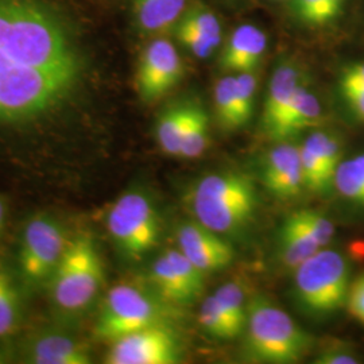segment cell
I'll return each mask as SVG.
<instances>
[{"mask_svg":"<svg viewBox=\"0 0 364 364\" xmlns=\"http://www.w3.org/2000/svg\"><path fill=\"white\" fill-rule=\"evenodd\" d=\"M0 52L41 70L80 73L77 50L68 30L37 0H0Z\"/></svg>","mask_w":364,"mask_h":364,"instance_id":"cell-1","label":"cell"},{"mask_svg":"<svg viewBox=\"0 0 364 364\" xmlns=\"http://www.w3.org/2000/svg\"><path fill=\"white\" fill-rule=\"evenodd\" d=\"M191 205L197 221L213 232L239 234L255 216L257 188L247 174L240 171L210 173L197 182Z\"/></svg>","mask_w":364,"mask_h":364,"instance_id":"cell-2","label":"cell"},{"mask_svg":"<svg viewBox=\"0 0 364 364\" xmlns=\"http://www.w3.org/2000/svg\"><path fill=\"white\" fill-rule=\"evenodd\" d=\"M77 77L22 65L0 52V122L22 120L52 109Z\"/></svg>","mask_w":364,"mask_h":364,"instance_id":"cell-3","label":"cell"},{"mask_svg":"<svg viewBox=\"0 0 364 364\" xmlns=\"http://www.w3.org/2000/svg\"><path fill=\"white\" fill-rule=\"evenodd\" d=\"M246 331L247 356L259 363H296L312 350V336L263 296L248 302Z\"/></svg>","mask_w":364,"mask_h":364,"instance_id":"cell-4","label":"cell"},{"mask_svg":"<svg viewBox=\"0 0 364 364\" xmlns=\"http://www.w3.org/2000/svg\"><path fill=\"white\" fill-rule=\"evenodd\" d=\"M352 279L351 258L343 250L328 246L296 267V297L312 316H333L347 308Z\"/></svg>","mask_w":364,"mask_h":364,"instance_id":"cell-5","label":"cell"},{"mask_svg":"<svg viewBox=\"0 0 364 364\" xmlns=\"http://www.w3.org/2000/svg\"><path fill=\"white\" fill-rule=\"evenodd\" d=\"M105 284L100 252L90 235L69 240L65 252L49 281L54 306L68 316L85 312Z\"/></svg>","mask_w":364,"mask_h":364,"instance_id":"cell-6","label":"cell"},{"mask_svg":"<svg viewBox=\"0 0 364 364\" xmlns=\"http://www.w3.org/2000/svg\"><path fill=\"white\" fill-rule=\"evenodd\" d=\"M178 306L132 285L112 287L97 316L95 336L114 341L144 328L171 326L181 313Z\"/></svg>","mask_w":364,"mask_h":364,"instance_id":"cell-7","label":"cell"},{"mask_svg":"<svg viewBox=\"0 0 364 364\" xmlns=\"http://www.w3.org/2000/svg\"><path fill=\"white\" fill-rule=\"evenodd\" d=\"M107 228L123 257L139 260L156 247L161 218L150 196L142 191H129L112 204Z\"/></svg>","mask_w":364,"mask_h":364,"instance_id":"cell-8","label":"cell"},{"mask_svg":"<svg viewBox=\"0 0 364 364\" xmlns=\"http://www.w3.org/2000/svg\"><path fill=\"white\" fill-rule=\"evenodd\" d=\"M69 240L65 228L50 215L34 216L25 227L18 255L19 270L30 287L49 284Z\"/></svg>","mask_w":364,"mask_h":364,"instance_id":"cell-9","label":"cell"},{"mask_svg":"<svg viewBox=\"0 0 364 364\" xmlns=\"http://www.w3.org/2000/svg\"><path fill=\"white\" fill-rule=\"evenodd\" d=\"M109 364H174L181 360V343L171 326L144 328L112 341Z\"/></svg>","mask_w":364,"mask_h":364,"instance_id":"cell-10","label":"cell"},{"mask_svg":"<svg viewBox=\"0 0 364 364\" xmlns=\"http://www.w3.org/2000/svg\"><path fill=\"white\" fill-rule=\"evenodd\" d=\"M204 274L178 248L165 251L153 262L149 281L161 299L171 305L183 306L201 296Z\"/></svg>","mask_w":364,"mask_h":364,"instance_id":"cell-11","label":"cell"},{"mask_svg":"<svg viewBox=\"0 0 364 364\" xmlns=\"http://www.w3.org/2000/svg\"><path fill=\"white\" fill-rule=\"evenodd\" d=\"M346 154V142L338 131L314 129L299 146L304 188L316 195L331 193L335 173Z\"/></svg>","mask_w":364,"mask_h":364,"instance_id":"cell-12","label":"cell"},{"mask_svg":"<svg viewBox=\"0 0 364 364\" xmlns=\"http://www.w3.org/2000/svg\"><path fill=\"white\" fill-rule=\"evenodd\" d=\"M183 65L169 39H154L144 49L136 70V88L144 102H156L182 78Z\"/></svg>","mask_w":364,"mask_h":364,"instance_id":"cell-13","label":"cell"},{"mask_svg":"<svg viewBox=\"0 0 364 364\" xmlns=\"http://www.w3.org/2000/svg\"><path fill=\"white\" fill-rule=\"evenodd\" d=\"M177 239L182 254L204 273L221 270L234 260L232 246L198 221L183 223Z\"/></svg>","mask_w":364,"mask_h":364,"instance_id":"cell-14","label":"cell"},{"mask_svg":"<svg viewBox=\"0 0 364 364\" xmlns=\"http://www.w3.org/2000/svg\"><path fill=\"white\" fill-rule=\"evenodd\" d=\"M174 28L178 41L198 58H207L220 45V22L203 3L197 1L185 9Z\"/></svg>","mask_w":364,"mask_h":364,"instance_id":"cell-15","label":"cell"},{"mask_svg":"<svg viewBox=\"0 0 364 364\" xmlns=\"http://www.w3.org/2000/svg\"><path fill=\"white\" fill-rule=\"evenodd\" d=\"M262 180L269 192L279 198H293L304 188L299 146L278 144L263 161Z\"/></svg>","mask_w":364,"mask_h":364,"instance_id":"cell-16","label":"cell"},{"mask_svg":"<svg viewBox=\"0 0 364 364\" xmlns=\"http://www.w3.org/2000/svg\"><path fill=\"white\" fill-rule=\"evenodd\" d=\"M267 46L264 33L252 25L235 28L220 53V68L225 72L252 73L262 61Z\"/></svg>","mask_w":364,"mask_h":364,"instance_id":"cell-17","label":"cell"},{"mask_svg":"<svg viewBox=\"0 0 364 364\" xmlns=\"http://www.w3.org/2000/svg\"><path fill=\"white\" fill-rule=\"evenodd\" d=\"M27 363L90 364L88 347L63 332H43L33 338L25 352Z\"/></svg>","mask_w":364,"mask_h":364,"instance_id":"cell-18","label":"cell"},{"mask_svg":"<svg viewBox=\"0 0 364 364\" xmlns=\"http://www.w3.org/2000/svg\"><path fill=\"white\" fill-rule=\"evenodd\" d=\"M302 84L304 73L293 61H285L275 69L263 105L262 123L266 134L273 130L275 124L284 117Z\"/></svg>","mask_w":364,"mask_h":364,"instance_id":"cell-19","label":"cell"},{"mask_svg":"<svg viewBox=\"0 0 364 364\" xmlns=\"http://www.w3.org/2000/svg\"><path fill=\"white\" fill-rule=\"evenodd\" d=\"M323 122L324 111L318 97L302 84L284 117L267 135L275 141H287L301 131L321 127Z\"/></svg>","mask_w":364,"mask_h":364,"instance_id":"cell-20","label":"cell"},{"mask_svg":"<svg viewBox=\"0 0 364 364\" xmlns=\"http://www.w3.org/2000/svg\"><path fill=\"white\" fill-rule=\"evenodd\" d=\"M340 204L364 218V150L344 156L333 177L332 192Z\"/></svg>","mask_w":364,"mask_h":364,"instance_id":"cell-21","label":"cell"},{"mask_svg":"<svg viewBox=\"0 0 364 364\" xmlns=\"http://www.w3.org/2000/svg\"><path fill=\"white\" fill-rule=\"evenodd\" d=\"M321 248L299 210L284 221L279 231V252L287 266L291 269L299 267Z\"/></svg>","mask_w":364,"mask_h":364,"instance_id":"cell-22","label":"cell"},{"mask_svg":"<svg viewBox=\"0 0 364 364\" xmlns=\"http://www.w3.org/2000/svg\"><path fill=\"white\" fill-rule=\"evenodd\" d=\"M186 0H134V15L144 34L158 36L176 27Z\"/></svg>","mask_w":364,"mask_h":364,"instance_id":"cell-23","label":"cell"},{"mask_svg":"<svg viewBox=\"0 0 364 364\" xmlns=\"http://www.w3.org/2000/svg\"><path fill=\"white\" fill-rule=\"evenodd\" d=\"M336 91L344 111L353 123L364 126V60L341 66Z\"/></svg>","mask_w":364,"mask_h":364,"instance_id":"cell-24","label":"cell"},{"mask_svg":"<svg viewBox=\"0 0 364 364\" xmlns=\"http://www.w3.org/2000/svg\"><path fill=\"white\" fill-rule=\"evenodd\" d=\"M191 103L168 107L156 122V141L162 151L169 156H180L182 136L188 123Z\"/></svg>","mask_w":364,"mask_h":364,"instance_id":"cell-25","label":"cell"},{"mask_svg":"<svg viewBox=\"0 0 364 364\" xmlns=\"http://www.w3.org/2000/svg\"><path fill=\"white\" fill-rule=\"evenodd\" d=\"M22 318V304L15 281L0 264V338L14 335Z\"/></svg>","mask_w":364,"mask_h":364,"instance_id":"cell-26","label":"cell"},{"mask_svg":"<svg viewBox=\"0 0 364 364\" xmlns=\"http://www.w3.org/2000/svg\"><path fill=\"white\" fill-rule=\"evenodd\" d=\"M209 144V117L203 105L191 103V111L182 136L180 156L197 158Z\"/></svg>","mask_w":364,"mask_h":364,"instance_id":"cell-27","label":"cell"},{"mask_svg":"<svg viewBox=\"0 0 364 364\" xmlns=\"http://www.w3.org/2000/svg\"><path fill=\"white\" fill-rule=\"evenodd\" d=\"M213 296L235 331L240 335L246 329L248 308L242 285L236 281L225 282L213 293Z\"/></svg>","mask_w":364,"mask_h":364,"instance_id":"cell-28","label":"cell"},{"mask_svg":"<svg viewBox=\"0 0 364 364\" xmlns=\"http://www.w3.org/2000/svg\"><path fill=\"white\" fill-rule=\"evenodd\" d=\"M344 0H293V13L311 27L326 26L343 11Z\"/></svg>","mask_w":364,"mask_h":364,"instance_id":"cell-29","label":"cell"},{"mask_svg":"<svg viewBox=\"0 0 364 364\" xmlns=\"http://www.w3.org/2000/svg\"><path fill=\"white\" fill-rule=\"evenodd\" d=\"M213 105L221 127L225 130L242 129L237 112L235 76H225L219 80L213 90Z\"/></svg>","mask_w":364,"mask_h":364,"instance_id":"cell-30","label":"cell"},{"mask_svg":"<svg viewBox=\"0 0 364 364\" xmlns=\"http://www.w3.org/2000/svg\"><path fill=\"white\" fill-rule=\"evenodd\" d=\"M198 321L204 332L216 340H234L239 336L213 294L204 299L198 313Z\"/></svg>","mask_w":364,"mask_h":364,"instance_id":"cell-31","label":"cell"},{"mask_svg":"<svg viewBox=\"0 0 364 364\" xmlns=\"http://www.w3.org/2000/svg\"><path fill=\"white\" fill-rule=\"evenodd\" d=\"M237 112L242 127L246 126L254 114L255 95H257V78L254 73H237L235 76Z\"/></svg>","mask_w":364,"mask_h":364,"instance_id":"cell-32","label":"cell"},{"mask_svg":"<svg viewBox=\"0 0 364 364\" xmlns=\"http://www.w3.org/2000/svg\"><path fill=\"white\" fill-rule=\"evenodd\" d=\"M362 356L358 348L341 340H331L317 353L314 363L317 364H358L362 363Z\"/></svg>","mask_w":364,"mask_h":364,"instance_id":"cell-33","label":"cell"},{"mask_svg":"<svg viewBox=\"0 0 364 364\" xmlns=\"http://www.w3.org/2000/svg\"><path fill=\"white\" fill-rule=\"evenodd\" d=\"M299 213H301L302 219L308 224V227L311 228L318 245L323 248L331 246L336 236V231H338L336 224L333 223V220L324 212H318V210H313V209L299 210Z\"/></svg>","mask_w":364,"mask_h":364,"instance_id":"cell-34","label":"cell"},{"mask_svg":"<svg viewBox=\"0 0 364 364\" xmlns=\"http://www.w3.org/2000/svg\"><path fill=\"white\" fill-rule=\"evenodd\" d=\"M346 309L364 326V272L352 279Z\"/></svg>","mask_w":364,"mask_h":364,"instance_id":"cell-35","label":"cell"},{"mask_svg":"<svg viewBox=\"0 0 364 364\" xmlns=\"http://www.w3.org/2000/svg\"><path fill=\"white\" fill-rule=\"evenodd\" d=\"M6 212H7L6 204H4V201L0 198V231L3 230L4 223H6Z\"/></svg>","mask_w":364,"mask_h":364,"instance_id":"cell-36","label":"cell"},{"mask_svg":"<svg viewBox=\"0 0 364 364\" xmlns=\"http://www.w3.org/2000/svg\"><path fill=\"white\" fill-rule=\"evenodd\" d=\"M4 359H6V355H4L3 352H0V364L4 363V362H6Z\"/></svg>","mask_w":364,"mask_h":364,"instance_id":"cell-37","label":"cell"}]
</instances>
